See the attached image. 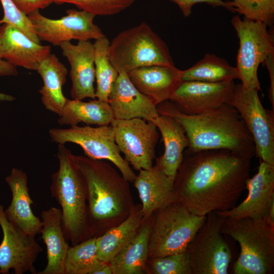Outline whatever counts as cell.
<instances>
[{
    "instance_id": "cell-16",
    "label": "cell",
    "mask_w": 274,
    "mask_h": 274,
    "mask_svg": "<svg viewBox=\"0 0 274 274\" xmlns=\"http://www.w3.org/2000/svg\"><path fill=\"white\" fill-rule=\"evenodd\" d=\"M246 188L248 194L241 203L217 212L225 218L233 219L267 216L274 202V165L261 162L257 174L247 181Z\"/></svg>"
},
{
    "instance_id": "cell-4",
    "label": "cell",
    "mask_w": 274,
    "mask_h": 274,
    "mask_svg": "<svg viewBox=\"0 0 274 274\" xmlns=\"http://www.w3.org/2000/svg\"><path fill=\"white\" fill-rule=\"evenodd\" d=\"M58 170L52 175L51 196L61 209L62 227L72 246L91 237L88 222L86 189L74 155L64 144H58Z\"/></svg>"
},
{
    "instance_id": "cell-26",
    "label": "cell",
    "mask_w": 274,
    "mask_h": 274,
    "mask_svg": "<svg viewBox=\"0 0 274 274\" xmlns=\"http://www.w3.org/2000/svg\"><path fill=\"white\" fill-rule=\"evenodd\" d=\"M43 86L39 90L45 108L59 116L67 99L62 93V86L66 80L67 70L55 54H50L37 70Z\"/></svg>"
},
{
    "instance_id": "cell-29",
    "label": "cell",
    "mask_w": 274,
    "mask_h": 274,
    "mask_svg": "<svg viewBox=\"0 0 274 274\" xmlns=\"http://www.w3.org/2000/svg\"><path fill=\"white\" fill-rule=\"evenodd\" d=\"M236 79H238L236 67L230 65L224 59L209 53H207L195 65L182 72V81L220 83Z\"/></svg>"
},
{
    "instance_id": "cell-10",
    "label": "cell",
    "mask_w": 274,
    "mask_h": 274,
    "mask_svg": "<svg viewBox=\"0 0 274 274\" xmlns=\"http://www.w3.org/2000/svg\"><path fill=\"white\" fill-rule=\"evenodd\" d=\"M49 134L53 142L74 143L80 146L88 157L111 161L129 182L134 181L136 175L121 155L111 124L96 127L74 125L65 129L53 128L49 129Z\"/></svg>"
},
{
    "instance_id": "cell-17",
    "label": "cell",
    "mask_w": 274,
    "mask_h": 274,
    "mask_svg": "<svg viewBox=\"0 0 274 274\" xmlns=\"http://www.w3.org/2000/svg\"><path fill=\"white\" fill-rule=\"evenodd\" d=\"M59 46L71 66L72 86L70 93L72 99H95L94 44L90 41H78L77 45L66 42Z\"/></svg>"
},
{
    "instance_id": "cell-9",
    "label": "cell",
    "mask_w": 274,
    "mask_h": 274,
    "mask_svg": "<svg viewBox=\"0 0 274 274\" xmlns=\"http://www.w3.org/2000/svg\"><path fill=\"white\" fill-rule=\"evenodd\" d=\"M226 218L217 212L210 213L188 244L191 274H227L232 259L230 248L221 232Z\"/></svg>"
},
{
    "instance_id": "cell-36",
    "label": "cell",
    "mask_w": 274,
    "mask_h": 274,
    "mask_svg": "<svg viewBox=\"0 0 274 274\" xmlns=\"http://www.w3.org/2000/svg\"><path fill=\"white\" fill-rule=\"evenodd\" d=\"M172 2L178 5L182 12L183 15L187 17L192 12L193 6L197 3H207L213 7H222L227 10L234 12V8L231 7L228 2H224L222 0H170Z\"/></svg>"
},
{
    "instance_id": "cell-20",
    "label": "cell",
    "mask_w": 274,
    "mask_h": 274,
    "mask_svg": "<svg viewBox=\"0 0 274 274\" xmlns=\"http://www.w3.org/2000/svg\"><path fill=\"white\" fill-rule=\"evenodd\" d=\"M182 72L175 66L154 65L134 69L127 75L137 89L157 106L169 99L182 82Z\"/></svg>"
},
{
    "instance_id": "cell-21",
    "label": "cell",
    "mask_w": 274,
    "mask_h": 274,
    "mask_svg": "<svg viewBox=\"0 0 274 274\" xmlns=\"http://www.w3.org/2000/svg\"><path fill=\"white\" fill-rule=\"evenodd\" d=\"M5 180L12 196L11 204L5 210L8 219L25 233L35 237L40 233L42 223L31 210L33 202L29 194L26 174L13 168Z\"/></svg>"
},
{
    "instance_id": "cell-34",
    "label": "cell",
    "mask_w": 274,
    "mask_h": 274,
    "mask_svg": "<svg viewBox=\"0 0 274 274\" xmlns=\"http://www.w3.org/2000/svg\"><path fill=\"white\" fill-rule=\"evenodd\" d=\"M52 3L60 5L72 4L80 10L95 16H109L118 14L130 7L135 0H51Z\"/></svg>"
},
{
    "instance_id": "cell-30",
    "label": "cell",
    "mask_w": 274,
    "mask_h": 274,
    "mask_svg": "<svg viewBox=\"0 0 274 274\" xmlns=\"http://www.w3.org/2000/svg\"><path fill=\"white\" fill-rule=\"evenodd\" d=\"M96 237L70 247L64 261V274H95L105 264L98 257Z\"/></svg>"
},
{
    "instance_id": "cell-11",
    "label": "cell",
    "mask_w": 274,
    "mask_h": 274,
    "mask_svg": "<svg viewBox=\"0 0 274 274\" xmlns=\"http://www.w3.org/2000/svg\"><path fill=\"white\" fill-rule=\"evenodd\" d=\"M258 91L235 84L228 104L235 108L253 138L256 155L274 165V111L265 109Z\"/></svg>"
},
{
    "instance_id": "cell-25",
    "label": "cell",
    "mask_w": 274,
    "mask_h": 274,
    "mask_svg": "<svg viewBox=\"0 0 274 274\" xmlns=\"http://www.w3.org/2000/svg\"><path fill=\"white\" fill-rule=\"evenodd\" d=\"M141 204H134L122 223L96 237L97 254L102 261L110 263L136 235L145 220Z\"/></svg>"
},
{
    "instance_id": "cell-8",
    "label": "cell",
    "mask_w": 274,
    "mask_h": 274,
    "mask_svg": "<svg viewBox=\"0 0 274 274\" xmlns=\"http://www.w3.org/2000/svg\"><path fill=\"white\" fill-rule=\"evenodd\" d=\"M231 23L239 39L236 69L242 85L249 89L261 90L257 71L267 57L274 53L273 35L262 22L233 16Z\"/></svg>"
},
{
    "instance_id": "cell-23",
    "label": "cell",
    "mask_w": 274,
    "mask_h": 274,
    "mask_svg": "<svg viewBox=\"0 0 274 274\" xmlns=\"http://www.w3.org/2000/svg\"><path fill=\"white\" fill-rule=\"evenodd\" d=\"M151 121L160 131L164 146L163 154L155 158V164L173 184L184 151L189 146L188 139L182 125L170 116L159 115Z\"/></svg>"
},
{
    "instance_id": "cell-3",
    "label": "cell",
    "mask_w": 274,
    "mask_h": 274,
    "mask_svg": "<svg viewBox=\"0 0 274 274\" xmlns=\"http://www.w3.org/2000/svg\"><path fill=\"white\" fill-rule=\"evenodd\" d=\"M74 158L85 181L91 237H97L129 215L134 206L129 182L103 160Z\"/></svg>"
},
{
    "instance_id": "cell-41",
    "label": "cell",
    "mask_w": 274,
    "mask_h": 274,
    "mask_svg": "<svg viewBox=\"0 0 274 274\" xmlns=\"http://www.w3.org/2000/svg\"><path fill=\"white\" fill-rule=\"evenodd\" d=\"M0 59H2L0 54Z\"/></svg>"
},
{
    "instance_id": "cell-15",
    "label": "cell",
    "mask_w": 274,
    "mask_h": 274,
    "mask_svg": "<svg viewBox=\"0 0 274 274\" xmlns=\"http://www.w3.org/2000/svg\"><path fill=\"white\" fill-rule=\"evenodd\" d=\"M235 85L233 81L220 83L182 81L168 100L183 113L203 114L228 103Z\"/></svg>"
},
{
    "instance_id": "cell-19",
    "label": "cell",
    "mask_w": 274,
    "mask_h": 274,
    "mask_svg": "<svg viewBox=\"0 0 274 274\" xmlns=\"http://www.w3.org/2000/svg\"><path fill=\"white\" fill-rule=\"evenodd\" d=\"M108 103L115 119L139 118L150 121L159 115L156 105L137 89L126 73H119Z\"/></svg>"
},
{
    "instance_id": "cell-18",
    "label": "cell",
    "mask_w": 274,
    "mask_h": 274,
    "mask_svg": "<svg viewBox=\"0 0 274 274\" xmlns=\"http://www.w3.org/2000/svg\"><path fill=\"white\" fill-rule=\"evenodd\" d=\"M0 54L2 59L25 68L36 70L51 54L50 46H43L7 23L0 25Z\"/></svg>"
},
{
    "instance_id": "cell-14",
    "label": "cell",
    "mask_w": 274,
    "mask_h": 274,
    "mask_svg": "<svg viewBox=\"0 0 274 274\" xmlns=\"http://www.w3.org/2000/svg\"><path fill=\"white\" fill-rule=\"evenodd\" d=\"M0 225L3 233L0 244V273L8 274L10 269L15 274L27 271L37 273L34 263L42 247L35 237L25 233L8 219L1 203Z\"/></svg>"
},
{
    "instance_id": "cell-39",
    "label": "cell",
    "mask_w": 274,
    "mask_h": 274,
    "mask_svg": "<svg viewBox=\"0 0 274 274\" xmlns=\"http://www.w3.org/2000/svg\"><path fill=\"white\" fill-rule=\"evenodd\" d=\"M16 66L4 59H0V76H16L17 74Z\"/></svg>"
},
{
    "instance_id": "cell-13",
    "label": "cell",
    "mask_w": 274,
    "mask_h": 274,
    "mask_svg": "<svg viewBox=\"0 0 274 274\" xmlns=\"http://www.w3.org/2000/svg\"><path fill=\"white\" fill-rule=\"evenodd\" d=\"M66 12V15L58 19L46 17L39 10L27 16L40 40L54 46L72 40H96L105 36L94 23V15L75 9H68Z\"/></svg>"
},
{
    "instance_id": "cell-27",
    "label": "cell",
    "mask_w": 274,
    "mask_h": 274,
    "mask_svg": "<svg viewBox=\"0 0 274 274\" xmlns=\"http://www.w3.org/2000/svg\"><path fill=\"white\" fill-rule=\"evenodd\" d=\"M153 214L145 219L136 235L110 263L113 274L145 273Z\"/></svg>"
},
{
    "instance_id": "cell-5",
    "label": "cell",
    "mask_w": 274,
    "mask_h": 274,
    "mask_svg": "<svg viewBox=\"0 0 274 274\" xmlns=\"http://www.w3.org/2000/svg\"><path fill=\"white\" fill-rule=\"evenodd\" d=\"M223 235L236 241L241 248L234 263L235 274H270L274 269V223L267 216L226 218Z\"/></svg>"
},
{
    "instance_id": "cell-2",
    "label": "cell",
    "mask_w": 274,
    "mask_h": 274,
    "mask_svg": "<svg viewBox=\"0 0 274 274\" xmlns=\"http://www.w3.org/2000/svg\"><path fill=\"white\" fill-rule=\"evenodd\" d=\"M156 107L159 115L170 116L182 125L189 140L188 150L226 149L250 159L256 155L252 135L238 112L228 103L197 115L183 113L168 100Z\"/></svg>"
},
{
    "instance_id": "cell-40",
    "label": "cell",
    "mask_w": 274,
    "mask_h": 274,
    "mask_svg": "<svg viewBox=\"0 0 274 274\" xmlns=\"http://www.w3.org/2000/svg\"><path fill=\"white\" fill-rule=\"evenodd\" d=\"M15 97L12 95L0 93V102L2 101H12L15 100Z\"/></svg>"
},
{
    "instance_id": "cell-12",
    "label": "cell",
    "mask_w": 274,
    "mask_h": 274,
    "mask_svg": "<svg viewBox=\"0 0 274 274\" xmlns=\"http://www.w3.org/2000/svg\"><path fill=\"white\" fill-rule=\"evenodd\" d=\"M111 125L115 143L126 161L138 171L150 169L159 138L156 126L151 121L139 118L114 119Z\"/></svg>"
},
{
    "instance_id": "cell-31",
    "label": "cell",
    "mask_w": 274,
    "mask_h": 274,
    "mask_svg": "<svg viewBox=\"0 0 274 274\" xmlns=\"http://www.w3.org/2000/svg\"><path fill=\"white\" fill-rule=\"evenodd\" d=\"M110 42L106 36L95 40L94 44L95 77L96 80L95 96L108 102L109 96L118 76V72L108 56Z\"/></svg>"
},
{
    "instance_id": "cell-22",
    "label": "cell",
    "mask_w": 274,
    "mask_h": 274,
    "mask_svg": "<svg viewBox=\"0 0 274 274\" xmlns=\"http://www.w3.org/2000/svg\"><path fill=\"white\" fill-rule=\"evenodd\" d=\"M133 181L141 201L145 219L177 200L173 184L156 164L141 169Z\"/></svg>"
},
{
    "instance_id": "cell-1",
    "label": "cell",
    "mask_w": 274,
    "mask_h": 274,
    "mask_svg": "<svg viewBox=\"0 0 274 274\" xmlns=\"http://www.w3.org/2000/svg\"><path fill=\"white\" fill-rule=\"evenodd\" d=\"M251 159L226 149H185L173 188L177 200L207 216L234 207L250 178Z\"/></svg>"
},
{
    "instance_id": "cell-28",
    "label": "cell",
    "mask_w": 274,
    "mask_h": 274,
    "mask_svg": "<svg viewBox=\"0 0 274 274\" xmlns=\"http://www.w3.org/2000/svg\"><path fill=\"white\" fill-rule=\"evenodd\" d=\"M59 117V125L71 126L79 123L89 126L109 125L114 119L109 104L97 99L88 102L67 99Z\"/></svg>"
},
{
    "instance_id": "cell-6",
    "label": "cell",
    "mask_w": 274,
    "mask_h": 274,
    "mask_svg": "<svg viewBox=\"0 0 274 274\" xmlns=\"http://www.w3.org/2000/svg\"><path fill=\"white\" fill-rule=\"evenodd\" d=\"M108 56L118 73L150 65L175 66L166 43L144 22L118 34L110 43Z\"/></svg>"
},
{
    "instance_id": "cell-24",
    "label": "cell",
    "mask_w": 274,
    "mask_h": 274,
    "mask_svg": "<svg viewBox=\"0 0 274 274\" xmlns=\"http://www.w3.org/2000/svg\"><path fill=\"white\" fill-rule=\"evenodd\" d=\"M41 238L47 248V263L38 274H64V261L70 248L62 227L61 209L51 207L41 212Z\"/></svg>"
},
{
    "instance_id": "cell-37",
    "label": "cell",
    "mask_w": 274,
    "mask_h": 274,
    "mask_svg": "<svg viewBox=\"0 0 274 274\" xmlns=\"http://www.w3.org/2000/svg\"><path fill=\"white\" fill-rule=\"evenodd\" d=\"M16 7L23 14L28 16L31 13L44 9L52 2L51 0H11Z\"/></svg>"
},
{
    "instance_id": "cell-35",
    "label": "cell",
    "mask_w": 274,
    "mask_h": 274,
    "mask_svg": "<svg viewBox=\"0 0 274 274\" xmlns=\"http://www.w3.org/2000/svg\"><path fill=\"white\" fill-rule=\"evenodd\" d=\"M4 15L0 20V25L7 23L21 30L35 42L41 44L33 27L27 16L21 12L11 0H0Z\"/></svg>"
},
{
    "instance_id": "cell-38",
    "label": "cell",
    "mask_w": 274,
    "mask_h": 274,
    "mask_svg": "<svg viewBox=\"0 0 274 274\" xmlns=\"http://www.w3.org/2000/svg\"><path fill=\"white\" fill-rule=\"evenodd\" d=\"M264 65H266L269 72L270 86L269 90V98L274 110V53L270 54L266 58Z\"/></svg>"
},
{
    "instance_id": "cell-32",
    "label": "cell",
    "mask_w": 274,
    "mask_h": 274,
    "mask_svg": "<svg viewBox=\"0 0 274 274\" xmlns=\"http://www.w3.org/2000/svg\"><path fill=\"white\" fill-rule=\"evenodd\" d=\"M145 273L148 274H191L186 252L161 257H149Z\"/></svg>"
},
{
    "instance_id": "cell-33",
    "label": "cell",
    "mask_w": 274,
    "mask_h": 274,
    "mask_svg": "<svg viewBox=\"0 0 274 274\" xmlns=\"http://www.w3.org/2000/svg\"><path fill=\"white\" fill-rule=\"evenodd\" d=\"M235 11L250 20L271 25L274 19V0H230Z\"/></svg>"
},
{
    "instance_id": "cell-7",
    "label": "cell",
    "mask_w": 274,
    "mask_h": 274,
    "mask_svg": "<svg viewBox=\"0 0 274 274\" xmlns=\"http://www.w3.org/2000/svg\"><path fill=\"white\" fill-rule=\"evenodd\" d=\"M207 216L190 212L176 200L153 214L149 238V257L184 252Z\"/></svg>"
}]
</instances>
